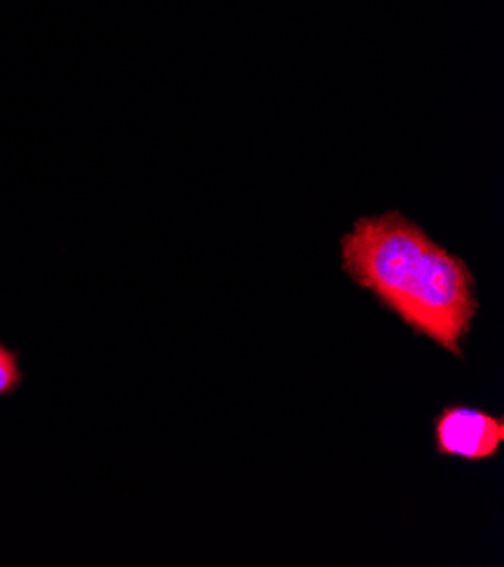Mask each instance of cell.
<instances>
[{
	"mask_svg": "<svg viewBox=\"0 0 504 567\" xmlns=\"http://www.w3.org/2000/svg\"><path fill=\"white\" fill-rule=\"evenodd\" d=\"M344 271L412 330L462 355L477 315L475 276L401 213L360 217L342 238Z\"/></svg>",
	"mask_w": 504,
	"mask_h": 567,
	"instance_id": "obj_1",
	"label": "cell"
},
{
	"mask_svg": "<svg viewBox=\"0 0 504 567\" xmlns=\"http://www.w3.org/2000/svg\"><path fill=\"white\" fill-rule=\"evenodd\" d=\"M434 439L441 455L460 460H488L504 441V421L480 410L448 408L434 423Z\"/></svg>",
	"mask_w": 504,
	"mask_h": 567,
	"instance_id": "obj_2",
	"label": "cell"
},
{
	"mask_svg": "<svg viewBox=\"0 0 504 567\" xmlns=\"http://www.w3.org/2000/svg\"><path fill=\"white\" fill-rule=\"evenodd\" d=\"M19 380H21V373H19L14 355L8 349L0 347V393L14 389L19 384Z\"/></svg>",
	"mask_w": 504,
	"mask_h": 567,
	"instance_id": "obj_3",
	"label": "cell"
}]
</instances>
